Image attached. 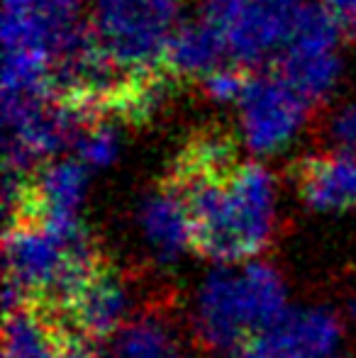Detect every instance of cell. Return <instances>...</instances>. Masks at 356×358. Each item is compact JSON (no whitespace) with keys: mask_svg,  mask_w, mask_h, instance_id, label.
<instances>
[{"mask_svg":"<svg viewBox=\"0 0 356 358\" xmlns=\"http://www.w3.org/2000/svg\"><path fill=\"white\" fill-rule=\"evenodd\" d=\"M162 185L185 205L193 251L203 259L239 264L271 244L276 180L262 164L193 166L173 161Z\"/></svg>","mask_w":356,"mask_h":358,"instance_id":"cell-1","label":"cell"},{"mask_svg":"<svg viewBox=\"0 0 356 358\" xmlns=\"http://www.w3.org/2000/svg\"><path fill=\"white\" fill-rule=\"evenodd\" d=\"M339 37H344L342 24L327 5H300L293 32L276 57L273 71L310 105L322 103L342 71Z\"/></svg>","mask_w":356,"mask_h":358,"instance_id":"cell-4","label":"cell"},{"mask_svg":"<svg viewBox=\"0 0 356 358\" xmlns=\"http://www.w3.org/2000/svg\"><path fill=\"white\" fill-rule=\"evenodd\" d=\"M352 317L356 320V295H354V300H352Z\"/></svg>","mask_w":356,"mask_h":358,"instance_id":"cell-18","label":"cell"},{"mask_svg":"<svg viewBox=\"0 0 356 358\" xmlns=\"http://www.w3.org/2000/svg\"><path fill=\"white\" fill-rule=\"evenodd\" d=\"M139 227L157 261L171 264L185 249H193L185 205L164 185L142 203Z\"/></svg>","mask_w":356,"mask_h":358,"instance_id":"cell-11","label":"cell"},{"mask_svg":"<svg viewBox=\"0 0 356 358\" xmlns=\"http://www.w3.org/2000/svg\"><path fill=\"white\" fill-rule=\"evenodd\" d=\"M325 137L334 146V151L356 154V103L339 108L325 122Z\"/></svg>","mask_w":356,"mask_h":358,"instance_id":"cell-16","label":"cell"},{"mask_svg":"<svg viewBox=\"0 0 356 358\" xmlns=\"http://www.w3.org/2000/svg\"><path fill=\"white\" fill-rule=\"evenodd\" d=\"M173 358H185V356H173Z\"/></svg>","mask_w":356,"mask_h":358,"instance_id":"cell-19","label":"cell"},{"mask_svg":"<svg viewBox=\"0 0 356 358\" xmlns=\"http://www.w3.org/2000/svg\"><path fill=\"white\" fill-rule=\"evenodd\" d=\"M342 344L339 320L327 310H285L266 331L232 351V358H332Z\"/></svg>","mask_w":356,"mask_h":358,"instance_id":"cell-8","label":"cell"},{"mask_svg":"<svg viewBox=\"0 0 356 358\" xmlns=\"http://www.w3.org/2000/svg\"><path fill=\"white\" fill-rule=\"evenodd\" d=\"M325 5L339 20L344 37L356 39V0H325Z\"/></svg>","mask_w":356,"mask_h":358,"instance_id":"cell-17","label":"cell"},{"mask_svg":"<svg viewBox=\"0 0 356 358\" xmlns=\"http://www.w3.org/2000/svg\"><path fill=\"white\" fill-rule=\"evenodd\" d=\"M76 151H78V161L88 166V169H103V166L113 164L115 156H118V132H115L110 124L105 122H93L88 124L81 132V137L76 139Z\"/></svg>","mask_w":356,"mask_h":358,"instance_id":"cell-14","label":"cell"},{"mask_svg":"<svg viewBox=\"0 0 356 358\" xmlns=\"http://www.w3.org/2000/svg\"><path fill=\"white\" fill-rule=\"evenodd\" d=\"M59 312L78 336L105 341L137 315L134 280L115 268L108 259H100L59 305Z\"/></svg>","mask_w":356,"mask_h":358,"instance_id":"cell-6","label":"cell"},{"mask_svg":"<svg viewBox=\"0 0 356 358\" xmlns=\"http://www.w3.org/2000/svg\"><path fill=\"white\" fill-rule=\"evenodd\" d=\"M108 341V358H173L176 339L162 305H149L124 322Z\"/></svg>","mask_w":356,"mask_h":358,"instance_id":"cell-13","label":"cell"},{"mask_svg":"<svg viewBox=\"0 0 356 358\" xmlns=\"http://www.w3.org/2000/svg\"><path fill=\"white\" fill-rule=\"evenodd\" d=\"M298 10L300 0H208L203 15L225 32L229 57L254 66L283 49Z\"/></svg>","mask_w":356,"mask_h":358,"instance_id":"cell-5","label":"cell"},{"mask_svg":"<svg viewBox=\"0 0 356 358\" xmlns=\"http://www.w3.org/2000/svg\"><path fill=\"white\" fill-rule=\"evenodd\" d=\"M225 57H229L225 32L203 15L198 22L180 24L166 49L164 66L173 78L208 76L222 66Z\"/></svg>","mask_w":356,"mask_h":358,"instance_id":"cell-12","label":"cell"},{"mask_svg":"<svg viewBox=\"0 0 356 358\" xmlns=\"http://www.w3.org/2000/svg\"><path fill=\"white\" fill-rule=\"evenodd\" d=\"M285 312V285L269 264L220 268L198 290L195 341L208 351H237L266 331Z\"/></svg>","mask_w":356,"mask_h":358,"instance_id":"cell-2","label":"cell"},{"mask_svg":"<svg viewBox=\"0 0 356 358\" xmlns=\"http://www.w3.org/2000/svg\"><path fill=\"white\" fill-rule=\"evenodd\" d=\"M242 137L254 154L283 149L300 129L313 105L276 71L249 78L242 100Z\"/></svg>","mask_w":356,"mask_h":358,"instance_id":"cell-7","label":"cell"},{"mask_svg":"<svg viewBox=\"0 0 356 358\" xmlns=\"http://www.w3.org/2000/svg\"><path fill=\"white\" fill-rule=\"evenodd\" d=\"M76 336L52 302L20 300L8 307L5 358H66Z\"/></svg>","mask_w":356,"mask_h":358,"instance_id":"cell-9","label":"cell"},{"mask_svg":"<svg viewBox=\"0 0 356 358\" xmlns=\"http://www.w3.org/2000/svg\"><path fill=\"white\" fill-rule=\"evenodd\" d=\"M183 0H95L88 27L127 71H159L180 27Z\"/></svg>","mask_w":356,"mask_h":358,"instance_id":"cell-3","label":"cell"},{"mask_svg":"<svg viewBox=\"0 0 356 358\" xmlns=\"http://www.w3.org/2000/svg\"><path fill=\"white\" fill-rule=\"evenodd\" d=\"M249 78L252 76L247 73V66H239V64L218 66L215 71L203 76V90L215 103H234V100L239 103L249 85Z\"/></svg>","mask_w":356,"mask_h":358,"instance_id":"cell-15","label":"cell"},{"mask_svg":"<svg viewBox=\"0 0 356 358\" xmlns=\"http://www.w3.org/2000/svg\"><path fill=\"white\" fill-rule=\"evenodd\" d=\"M293 176L308 208L325 213L356 208V154L332 151L305 156L295 164Z\"/></svg>","mask_w":356,"mask_h":358,"instance_id":"cell-10","label":"cell"}]
</instances>
